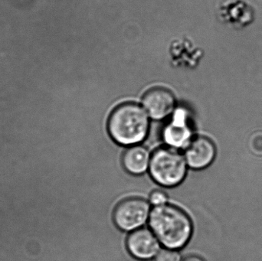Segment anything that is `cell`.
I'll use <instances>...</instances> for the list:
<instances>
[{"label":"cell","mask_w":262,"mask_h":261,"mask_svg":"<svg viewBox=\"0 0 262 261\" xmlns=\"http://www.w3.org/2000/svg\"><path fill=\"white\" fill-rule=\"evenodd\" d=\"M149 225L159 242L168 249H181L192 236V224L189 216L174 205L154 207L149 215Z\"/></svg>","instance_id":"obj_1"},{"label":"cell","mask_w":262,"mask_h":261,"mask_svg":"<svg viewBox=\"0 0 262 261\" xmlns=\"http://www.w3.org/2000/svg\"><path fill=\"white\" fill-rule=\"evenodd\" d=\"M149 117L145 109L138 104H122L114 110L109 117V134L120 145H137L147 136Z\"/></svg>","instance_id":"obj_2"},{"label":"cell","mask_w":262,"mask_h":261,"mask_svg":"<svg viewBox=\"0 0 262 261\" xmlns=\"http://www.w3.org/2000/svg\"><path fill=\"white\" fill-rule=\"evenodd\" d=\"M149 174L159 185L174 187L183 182L187 173L185 156L171 147L157 149L151 154Z\"/></svg>","instance_id":"obj_3"},{"label":"cell","mask_w":262,"mask_h":261,"mask_svg":"<svg viewBox=\"0 0 262 261\" xmlns=\"http://www.w3.org/2000/svg\"><path fill=\"white\" fill-rule=\"evenodd\" d=\"M149 202L141 198H129L120 202L114 211V222L124 231H134L141 228L150 215Z\"/></svg>","instance_id":"obj_4"},{"label":"cell","mask_w":262,"mask_h":261,"mask_svg":"<svg viewBox=\"0 0 262 261\" xmlns=\"http://www.w3.org/2000/svg\"><path fill=\"white\" fill-rule=\"evenodd\" d=\"M163 140L171 148L186 149L193 139V129L184 113H177L162 133Z\"/></svg>","instance_id":"obj_5"},{"label":"cell","mask_w":262,"mask_h":261,"mask_svg":"<svg viewBox=\"0 0 262 261\" xmlns=\"http://www.w3.org/2000/svg\"><path fill=\"white\" fill-rule=\"evenodd\" d=\"M160 242L151 230L139 228L132 231L127 239L129 252L140 260H149L160 251Z\"/></svg>","instance_id":"obj_6"},{"label":"cell","mask_w":262,"mask_h":261,"mask_svg":"<svg viewBox=\"0 0 262 261\" xmlns=\"http://www.w3.org/2000/svg\"><path fill=\"white\" fill-rule=\"evenodd\" d=\"M143 106L149 117L154 121H161L173 112L175 98L166 89H154L145 94Z\"/></svg>","instance_id":"obj_7"},{"label":"cell","mask_w":262,"mask_h":261,"mask_svg":"<svg viewBox=\"0 0 262 261\" xmlns=\"http://www.w3.org/2000/svg\"><path fill=\"white\" fill-rule=\"evenodd\" d=\"M216 150L213 143L205 136H196L192 139L186 150L185 159L187 165L194 170L209 167L215 157Z\"/></svg>","instance_id":"obj_8"},{"label":"cell","mask_w":262,"mask_h":261,"mask_svg":"<svg viewBox=\"0 0 262 261\" xmlns=\"http://www.w3.org/2000/svg\"><path fill=\"white\" fill-rule=\"evenodd\" d=\"M150 158V153L146 147L131 146L123 155V165L131 174H143L149 169Z\"/></svg>","instance_id":"obj_9"},{"label":"cell","mask_w":262,"mask_h":261,"mask_svg":"<svg viewBox=\"0 0 262 261\" xmlns=\"http://www.w3.org/2000/svg\"><path fill=\"white\" fill-rule=\"evenodd\" d=\"M229 21L236 29H243L254 18V12L250 5L243 0H236L229 5Z\"/></svg>","instance_id":"obj_10"},{"label":"cell","mask_w":262,"mask_h":261,"mask_svg":"<svg viewBox=\"0 0 262 261\" xmlns=\"http://www.w3.org/2000/svg\"><path fill=\"white\" fill-rule=\"evenodd\" d=\"M155 261H180V256L175 250H160L156 256Z\"/></svg>","instance_id":"obj_11"},{"label":"cell","mask_w":262,"mask_h":261,"mask_svg":"<svg viewBox=\"0 0 262 261\" xmlns=\"http://www.w3.org/2000/svg\"><path fill=\"white\" fill-rule=\"evenodd\" d=\"M167 195L164 192L160 191V190L152 192L149 196V202L154 207L165 205L167 202Z\"/></svg>","instance_id":"obj_12"},{"label":"cell","mask_w":262,"mask_h":261,"mask_svg":"<svg viewBox=\"0 0 262 261\" xmlns=\"http://www.w3.org/2000/svg\"><path fill=\"white\" fill-rule=\"evenodd\" d=\"M182 261H204L201 257H197V256H189V257H186Z\"/></svg>","instance_id":"obj_13"}]
</instances>
